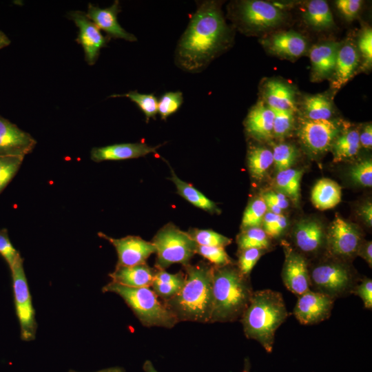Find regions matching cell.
<instances>
[{
	"label": "cell",
	"mask_w": 372,
	"mask_h": 372,
	"mask_svg": "<svg viewBox=\"0 0 372 372\" xmlns=\"http://www.w3.org/2000/svg\"><path fill=\"white\" fill-rule=\"evenodd\" d=\"M231 41V30L219 3L201 1L178 41L176 64L186 72H199L223 52Z\"/></svg>",
	"instance_id": "cell-1"
},
{
	"label": "cell",
	"mask_w": 372,
	"mask_h": 372,
	"mask_svg": "<svg viewBox=\"0 0 372 372\" xmlns=\"http://www.w3.org/2000/svg\"><path fill=\"white\" fill-rule=\"evenodd\" d=\"M185 282L180 291L163 302L178 322L209 323L213 304L214 267L204 262L184 266Z\"/></svg>",
	"instance_id": "cell-2"
},
{
	"label": "cell",
	"mask_w": 372,
	"mask_h": 372,
	"mask_svg": "<svg viewBox=\"0 0 372 372\" xmlns=\"http://www.w3.org/2000/svg\"><path fill=\"white\" fill-rule=\"evenodd\" d=\"M288 314L282 293L271 289L258 290L253 292L240 322L245 336L257 341L270 353L276 330Z\"/></svg>",
	"instance_id": "cell-3"
},
{
	"label": "cell",
	"mask_w": 372,
	"mask_h": 372,
	"mask_svg": "<svg viewBox=\"0 0 372 372\" xmlns=\"http://www.w3.org/2000/svg\"><path fill=\"white\" fill-rule=\"evenodd\" d=\"M213 304L209 323L240 319L253 294L249 277L233 265L213 270Z\"/></svg>",
	"instance_id": "cell-4"
},
{
	"label": "cell",
	"mask_w": 372,
	"mask_h": 372,
	"mask_svg": "<svg viewBox=\"0 0 372 372\" xmlns=\"http://www.w3.org/2000/svg\"><path fill=\"white\" fill-rule=\"evenodd\" d=\"M102 291L118 295L143 326L170 329L179 322L171 309L158 300L149 287H130L111 281Z\"/></svg>",
	"instance_id": "cell-5"
},
{
	"label": "cell",
	"mask_w": 372,
	"mask_h": 372,
	"mask_svg": "<svg viewBox=\"0 0 372 372\" xmlns=\"http://www.w3.org/2000/svg\"><path fill=\"white\" fill-rule=\"evenodd\" d=\"M152 242L156 248L155 266L158 269H165L176 263L183 266L189 265L196 254L198 246L188 232L171 223L162 227Z\"/></svg>",
	"instance_id": "cell-6"
},
{
	"label": "cell",
	"mask_w": 372,
	"mask_h": 372,
	"mask_svg": "<svg viewBox=\"0 0 372 372\" xmlns=\"http://www.w3.org/2000/svg\"><path fill=\"white\" fill-rule=\"evenodd\" d=\"M322 262L309 271L311 290L335 300L351 293L357 285L355 274L342 260Z\"/></svg>",
	"instance_id": "cell-7"
},
{
	"label": "cell",
	"mask_w": 372,
	"mask_h": 372,
	"mask_svg": "<svg viewBox=\"0 0 372 372\" xmlns=\"http://www.w3.org/2000/svg\"><path fill=\"white\" fill-rule=\"evenodd\" d=\"M232 16L234 21L245 32H257L279 26L285 14L276 5L261 0H245L235 3Z\"/></svg>",
	"instance_id": "cell-8"
},
{
	"label": "cell",
	"mask_w": 372,
	"mask_h": 372,
	"mask_svg": "<svg viewBox=\"0 0 372 372\" xmlns=\"http://www.w3.org/2000/svg\"><path fill=\"white\" fill-rule=\"evenodd\" d=\"M10 271L16 314L20 326V337L23 341H32L36 338L37 324L23 269V259L19 260Z\"/></svg>",
	"instance_id": "cell-9"
},
{
	"label": "cell",
	"mask_w": 372,
	"mask_h": 372,
	"mask_svg": "<svg viewBox=\"0 0 372 372\" xmlns=\"http://www.w3.org/2000/svg\"><path fill=\"white\" fill-rule=\"evenodd\" d=\"M338 120H309L302 118L298 137L304 147L312 154H320L331 147L335 139L342 130Z\"/></svg>",
	"instance_id": "cell-10"
},
{
	"label": "cell",
	"mask_w": 372,
	"mask_h": 372,
	"mask_svg": "<svg viewBox=\"0 0 372 372\" xmlns=\"http://www.w3.org/2000/svg\"><path fill=\"white\" fill-rule=\"evenodd\" d=\"M362 242V236L358 228L335 216L325 239V246L330 256L342 260L352 258L357 255Z\"/></svg>",
	"instance_id": "cell-11"
},
{
	"label": "cell",
	"mask_w": 372,
	"mask_h": 372,
	"mask_svg": "<svg viewBox=\"0 0 372 372\" xmlns=\"http://www.w3.org/2000/svg\"><path fill=\"white\" fill-rule=\"evenodd\" d=\"M68 17L79 29L76 41L83 49L85 61L90 65H94L99 58L101 50L107 45L110 38L104 36L83 11H70L68 13Z\"/></svg>",
	"instance_id": "cell-12"
},
{
	"label": "cell",
	"mask_w": 372,
	"mask_h": 372,
	"mask_svg": "<svg viewBox=\"0 0 372 372\" xmlns=\"http://www.w3.org/2000/svg\"><path fill=\"white\" fill-rule=\"evenodd\" d=\"M334 299L309 290L298 296L293 315L303 325H311L328 319L333 307Z\"/></svg>",
	"instance_id": "cell-13"
},
{
	"label": "cell",
	"mask_w": 372,
	"mask_h": 372,
	"mask_svg": "<svg viewBox=\"0 0 372 372\" xmlns=\"http://www.w3.org/2000/svg\"><path fill=\"white\" fill-rule=\"evenodd\" d=\"M285 260L282 279L285 287L298 297L311 290L309 270L304 255L285 245Z\"/></svg>",
	"instance_id": "cell-14"
},
{
	"label": "cell",
	"mask_w": 372,
	"mask_h": 372,
	"mask_svg": "<svg viewBox=\"0 0 372 372\" xmlns=\"http://www.w3.org/2000/svg\"><path fill=\"white\" fill-rule=\"evenodd\" d=\"M98 235L110 242L115 248L118 256L116 265L134 266L144 264L151 254L156 253L154 244L139 236H127L114 238L102 232H99Z\"/></svg>",
	"instance_id": "cell-15"
},
{
	"label": "cell",
	"mask_w": 372,
	"mask_h": 372,
	"mask_svg": "<svg viewBox=\"0 0 372 372\" xmlns=\"http://www.w3.org/2000/svg\"><path fill=\"white\" fill-rule=\"evenodd\" d=\"M36 140L28 132L0 116V157H24L32 152Z\"/></svg>",
	"instance_id": "cell-16"
},
{
	"label": "cell",
	"mask_w": 372,
	"mask_h": 372,
	"mask_svg": "<svg viewBox=\"0 0 372 372\" xmlns=\"http://www.w3.org/2000/svg\"><path fill=\"white\" fill-rule=\"evenodd\" d=\"M121 10L118 1H114L111 6L105 8L89 3L86 15L110 39H121L131 42L137 41L134 34L127 32L118 22L117 15Z\"/></svg>",
	"instance_id": "cell-17"
},
{
	"label": "cell",
	"mask_w": 372,
	"mask_h": 372,
	"mask_svg": "<svg viewBox=\"0 0 372 372\" xmlns=\"http://www.w3.org/2000/svg\"><path fill=\"white\" fill-rule=\"evenodd\" d=\"M262 43L271 53L289 59L301 56L307 49L306 39L292 30L275 33L263 40Z\"/></svg>",
	"instance_id": "cell-18"
},
{
	"label": "cell",
	"mask_w": 372,
	"mask_h": 372,
	"mask_svg": "<svg viewBox=\"0 0 372 372\" xmlns=\"http://www.w3.org/2000/svg\"><path fill=\"white\" fill-rule=\"evenodd\" d=\"M342 43L325 41L316 44L311 48L309 55L313 81H319L331 77Z\"/></svg>",
	"instance_id": "cell-19"
},
{
	"label": "cell",
	"mask_w": 372,
	"mask_h": 372,
	"mask_svg": "<svg viewBox=\"0 0 372 372\" xmlns=\"http://www.w3.org/2000/svg\"><path fill=\"white\" fill-rule=\"evenodd\" d=\"M360 56L355 43L347 40L342 42L336 58L331 76V87L339 90L355 74L360 62Z\"/></svg>",
	"instance_id": "cell-20"
},
{
	"label": "cell",
	"mask_w": 372,
	"mask_h": 372,
	"mask_svg": "<svg viewBox=\"0 0 372 372\" xmlns=\"http://www.w3.org/2000/svg\"><path fill=\"white\" fill-rule=\"evenodd\" d=\"M156 147L143 143L114 144L93 147L90 152L92 161L99 163L105 161H121L137 158L156 152Z\"/></svg>",
	"instance_id": "cell-21"
},
{
	"label": "cell",
	"mask_w": 372,
	"mask_h": 372,
	"mask_svg": "<svg viewBox=\"0 0 372 372\" xmlns=\"http://www.w3.org/2000/svg\"><path fill=\"white\" fill-rule=\"evenodd\" d=\"M262 101L272 110H297L296 91L286 82L277 79H269L262 88Z\"/></svg>",
	"instance_id": "cell-22"
},
{
	"label": "cell",
	"mask_w": 372,
	"mask_h": 372,
	"mask_svg": "<svg viewBox=\"0 0 372 372\" xmlns=\"http://www.w3.org/2000/svg\"><path fill=\"white\" fill-rule=\"evenodd\" d=\"M273 110L260 101L249 110L245 121V130L257 140H268L273 136Z\"/></svg>",
	"instance_id": "cell-23"
},
{
	"label": "cell",
	"mask_w": 372,
	"mask_h": 372,
	"mask_svg": "<svg viewBox=\"0 0 372 372\" xmlns=\"http://www.w3.org/2000/svg\"><path fill=\"white\" fill-rule=\"evenodd\" d=\"M293 237L296 247L302 253L314 254L325 244L326 234L318 222L304 220L296 225Z\"/></svg>",
	"instance_id": "cell-24"
},
{
	"label": "cell",
	"mask_w": 372,
	"mask_h": 372,
	"mask_svg": "<svg viewBox=\"0 0 372 372\" xmlns=\"http://www.w3.org/2000/svg\"><path fill=\"white\" fill-rule=\"evenodd\" d=\"M155 270L146 263L134 266L116 265L109 274L112 281L130 287H149L154 280Z\"/></svg>",
	"instance_id": "cell-25"
},
{
	"label": "cell",
	"mask_w": 372,
	"mask_h": 372,
	"mask_svg": "<svg viewBox=\"0 0 372 372\" xmlns=\"http://www.w3.org/2000/svg\"><path fill=\"white\" fill-rule=\"evenodd\" d=\"M341 196L340 186L328 178L319 180L311 190V201L314 206L320 210L334 207L340 202Z\"/></svg>",
	"instance_id": "cell-26"
},
{
	"label": "cell",
	"mask_w": 372,
	"mask_h": 372,
	"mask_svg": "<svg viewBox=\"0 0 372 372\" xmlns=\"http://www.w3.org/2000/svg\"><path fill=\"white\" fill-rule=\"evenodd\" d=\"M302 18L307 25L315 30L331 28L335 23L331 11L327 1L311 0L305 5Z\"/></svg>",
	"instance_id": "cell-27"
},
{
	"label": "cell",
	"mask_w": 372,
	"mask_h": 372,
	"mask_svg": "<svg viewBox=\"0 0 372 372\" xmlns=\"http://www.w3.org/2000/svg\"><path fill=\"white\" fill-rule=\"evenodd\" d=\"M300 110L303 118L309 120H329L334 114L331 99L322 94L304 96L301 101Z\"/></svg>",
	"instance_id": "cell-28"
},
{
	"label": "cell",
	"mask_w": 372,
	"mask_h": 372,
	"mask_svg": "<svg viewBox=\"0 0 372 372\" xmlns=\"http://www.w3.org/2000/svg\"><path fill=\"white\" fill-rule=\"evenodd\" d=\"M359 130L343 128L335 139L331 148L335 163L352 158L360 149Z\"/></svg>",
	"instance_id": "cell-29"
},
{
	"label": "cell",
	"mask_w": 372,
	"mask_h": 372,
	"mask_svg": "<svg viewBox=\"0 0 372 372\" xmlns=\"http://www.w3.org/2000/svg\"><path fill=\"white\" fill-rule=\"evenodd\" d=\"M172 181L176 185L177 193L196 207L209 213H218L216 204L190 184L180 179L172 170Z\"/></svg>",
	"instance_id": "cell-30"
},
{
	"label": "cell",
	"mask_w": 372,
	"mask_h": 372,
	"mask_svg": "<svg viewBox=\"0 0 372 372\" xmlns=\"http://www.w3.org/2000/svg\"><path fill=\"white\" fill-rule=\"evenodd\" d=\"M273 154L270 149L261 147H251L247 154V165L252 178L262 180L273 164Z\"/></svg>",
	"instance_id": "cell-31"
},
{
	"label": "cell",
	"mask_w": 372,
	"mask_h": 372,
	"mask_svg": "<svg viewBox=\"0 0 372 372\" xmlns=\"http://www.w3.org/2000/svg\"><path fill=\"white\" fill-rule=\"evenodd\" d=\"M303 170L289 168L278 172L276 183L278 189L285 196L287 195L294 203L300 198V181Z\"/></svg>",
	"instance_id": "cell-32"
},
{
	"label": "cell",
	"mask_w": 372,
	"mask_h": 372,
	"mask_svg": "<svg viewBox=\"0 0 372 372\" xmlns=\"http://www.w3.org/2000/svg\"><path fill=\"white\" fill-rule=\"evenodd\" d=\"M239 250L258 248L267 250L270 247L269 236L261 227L243 229L237 238Z\"/></svg>",
	"instance_id": "cell-33"
},
{
	"label": "cell",
	"mask_w": 372,
	"mask_h": 372,
	"mask_svg": "<svg viewBox=\"0 0 372 372\" xmlns=\"http://www.w3.org/2000/svg\"><path fill=\"white\" fill-rule=\"evenodd\" d=\"M273 160L277 172L285 170L291 167L298 156L296 147L290 143H280L273 146Z\"/></svg>",
	"instance_id": "cell-34"
},
{
	"label": "cell",
	"mask_w": 372,
	"mask_h": 372,
	"mask_svg": "<svg viewBox=\"0 0 372 372\" xmlns=\"http://www.w3.org/2000/svg\"><path fill=\"white\" fill-rule=\"evenodd\" d=\"M267 211V205L262 196L253 199L244 211L241 225L242 229L260 227Z\"/></svg>",
	"instance_id": "cell-35"
},
{
	"label": "cell",
	"mask_w": 372,
	"mask_h": 372,
	"mask_svg": "<svg viewBox=\"0 0 372 372\" xmlns=\"http://www.w3.org/2000/svg\"><path fill=\"white\" fill-rule=\"evenodd\" d=\"M188 234L197 245L225 248L231 242V239L210 229H193Z\"/></svg>",
	"instance_id": "cell-36"
},
{
	"label": "cell",
	"mask_w": 372,
	"mask_h": 372,
	"mask_svg": "<svg viewBox=\"0 0 372 372\" xmlns=\"http://www.w3.org/2000/svg\"><path fill=\"white\" fill-rule=\"evenodd\" d=\"M111 97H127L135 103L148 120L158 113V100L152 94H141L137 91H130L123 94H114Z\"/></svg>",
	"instance_id": "cell-37"
},
{
	"label": "cell",
	"mask_w": 372,
	"mask_h": 372,
	"mask_svg": "<svg viewBox=\"0 0 372 372\" xmlns=\"http://www.w3.org/2000/svg\"><path fill=\"white\" fill-rule=\"evenodd\" d=\"M24 157H0V194L14 177L19 171Z\"/></svg>",
	"instance_id": "cell-38"
},
{
	"label": "cell",
	"mask_w": 372,
	"mask_h": 372,
	"mask_svg": "<svg viewBox=\"0 0 372 372\" xmlns=\"http://www.w3.org/2000/svg\"><path fill=\"white\" fill-rule=\"evenodd\" d=\"M274 113L273 136L282 138L288 136L295 125V112L273 110Z\"/></svg>",
	"instance_id": "cell-39"
},
{
	"label": "cell",
	"mask_w": 372,
	"mask_h": 372,
	"mask_svg": "<svg viewBox=\"0 0 372 372\" xmlns=\"http://www.w3.org/2000/svg\"><path fill=\"white\" fill-rule=\"evenodd\" d=\"M196 254L212 263L214 267H222L233 265L232 260L228 256L224 247L198 245Z\"/></svg>",
	"instance_id": "cell-40"
},
{
	"label": "cell",
	"mask_w": 372,
	"mask_h": 372,
	"mask_svg": "<svg viewBox=\"0 0 372 372\" xmlns=\"http://www.w3.org/2000/svg\"><path fill=\"white\" fill-rule=\"evenodd\" d=\"M183 94L180 92H169L165 93L158 101V112L162 119L176 112L183 103Z\"/></svg>",
	"instance_id": "cell-41"
},
{
	"label": "cell",
	"mask_w": 372,
	"mask_h": 372,
	"mask_svg": "<svg viewBox=\"0 0 372 372\" xmlns=\"http://www.w3.org/2000/svg\"><path fill=\"white\" fill-rule=\"evenodd\" d=\"M266 250L248 248L240 250L238 269L245 276L249 277L251 270Z\"/></svg>",
	"instance_id": "cell-42"
},
{
	"label": "cell",
	"mask_w": 372,
	"mask_h": 372,
	"mask_svg": "<svg viewBox=\"0 0 372 372\" xmlns=\"http://www.w3.org/2000/svg\"><path fill=\"white\" fill-rule=\"evenodd\" d=\"M351 178L363 187L372 186V162L371 159L357 163L349 169Z\"/></svg>",
	"instance_id": "cell-43"
},
{
	"label": "cell",
	"mask_w": 372,
	"mask_h": 372,
	"mask_svg": "<svg viewBox=\"0 0 372 372\" xmlns=\"http://www.w3.org/2000/svg\"><path fill=\"white\" fill-rule=\"evenodd\" d=\"M0 254L11 269L22 258L20 253L14 247L10 240L8 230L0 229Z\"/></svg>",
	"instance_id": "cell-44"
},
{
	"label": "cell",
	"mask_w": 372,
	"mask_h": 372,
	"mask_svg": "<svg viewBox=\"0 0 372 372\" xmlns=\"http://www.w3.org/2000/svg\"><path fill=\"white\" fill-rule=\"evenodd\" d=\"M358 49L362 60V67L369 68L372 63V30L370 27L364 28L358 39Z\"/></svg>",
	"instance_id": "cell-45"
},
{
	"label": "cell",
	"mask_w": 372,
	"mask_h": 372,
	"mask_svg": "<svg viewBox=\"0 0 372 372\" xmlns=\"http://www.w3.org/2000/svg\"><path fill=\"white\" fill-rule=\"evenodd\" d=\"M185 282V277L169 283H161L153 281L151 287L156 295L165 301L175 296L180 291Z\"/></svg>",
	"instance_id": "cell-46"
},
{
	"label": "cell",
	"mask_w": 372,
	"mask_h": 372,
	"mask_svg": "<svg viewBox=\"0 0 372 372\" xmlns=\"http://www.w3.org/2000/svg\"><path fill=\"white\" fill-rule=\"evenodd\" d=\"M351 293H353L361 298L366 309H371L372 280L371 278H363L359 284H357L354 287Z\"/></svg>",
	"instance_id": "cell-47"
},
{
	"label": "cell",
	"mask_w": 372,
	"mask_h": 372,
	"mask_svg": "<svg viewBox=\"0 0 372 372\" xmlns=\"http://www.w3.org/2000/svg\"><path fill=\"white\" fill-rule=\"evenodd\" d=\"M335 6L347 21H353L357 17L362 3L360 0H338Z\"/></svg>",
	"instance_id": "cell-48"
},
{
	"label": "cell",
	"mask_w": 372,
	"mask_h": 372,
	"mask_svg": "<svg viewBox=\"0 0 372 372\" xmlns=\"http://www.w3.org/2000/svg\"><path fill=\"white\" fill-rule=\"evenodd\" d=\"M282 214H276L269 211H267L263 220L262 227L263 230L267 235L271 238H276V231L278 225Z\"/></svg>",
	"instance_id": "cell-49"
},
{
	"label": "cell",
	"mask_w": 372,
	"mask_h": 372,
	"mask_svg": "<svg viewBox=\"0 0 372 372\" xmlns=\"http://www.w3.org/2000/svg\"><path fill=\"white\" fill-rule=\"evenodd\" d=\"M262 196L266 202L274 205L282 211L289 207V200L286 196L282 193L268 192Z\"/></svg>",
	"instance_id": "cell-50"
},
{
	"label": "cell",
	"mask_w": 372,
	"mask_h": 372,
	"mask_svg": "<svg viewBox=\"0 0 372 372\" xmlns=\"http://www.w3.org/2000/svg\"><path fill=\"white\" fill-rule=\"evenodd\" d=\"M360 147L366 149L371 148L372 146V126L371 124L366 125L359 133Z\"/></svg>",
	"instance_id": "cell-51"
},
{
	"label": "cell",
	"mask_w": 372,
	"mask_h": 372,
	"mask_svg": "<svg viewBox=\"0 0 372 372\" xmlns=\"http://www.w3.org/2000/svg\"><path fill=\"white\" fill-rule=\"evenodd\" d=\"M357 255L362 257L371 267L372 265V242L366 241L365 242H362L360 244Z\"/></svg>",
	"instance_id": "cell-52"
},
{
	"label": "cell",
	"mask_w": 372,
	"mask_h": 372,
	"mask_svg": "<svg viewBox=\"0 0 372 372\" xmlns=\"http://www.w3.org/2000/svg\"><path fill=\"white\" fill-rule=\"evenodd\" d=\"M360 214L363 220L370 227L372 225V205L371 203H366L360 209Z\"/></svg>",
	"instance_id": "cell-53"
},
{
	"label": "cell",
	"mask_w": 372,
	"mask_h": 372,
	"mask_svg": "<svg viewBox=\"0 0 372 372\" xmlns=\"http://www.w3.org/2000/svg\"><path fill=\"white\" fill-rule=\"evenodd\" d=\"M11 43L9 37L1 30H0V50L7 47Z\"/></svg>",
	"instance_id": "cell-54"
},
{
	"label": "cell",
	"mask_w": 372,
	"mask_h": 372,
	"mask_svg": "<svg viewBox=\"0 0 372 372\" xmlns=\"http://www.w3.org/2000/svg\"><path fill=\"white\" fill-rule=\"evenodd\" d=\"M145 372H158L150 360H146L143 366Z\"/></svg>",
	"instance_id": "cell-55"
},
{
	"label": "cell",
	"mask_w": 372,
	"mask_h": 372,
	"mask_svg": "<svg viewBox=\"0 0 372 372\" xmlns=\"http://www.w3.org/2000/svg\"><path fill=\"white\" fill-rule=\"evenodd\" d=\"M68 372H79L74 370H69ZM96 372H125V370L121 367H112L109 369H103Z\"/></svg>",
	"instance_id": "cell-56"
},
{
	"label": "cell",
	"mask_w": 372,
	"mask_h": 372,
	"mask_svg": "<svg viewBox=\"0 0 372 372\" xmlns=\"http://www.w3.org/2000/svg\"><path fill=\"white\" fill-rule=\"evenodd\" d=\"M242 372H250V362L249 358L245 359L244 369Z\"/></svg>",
	"instance_id": "cell-57"
}]
</instances>
